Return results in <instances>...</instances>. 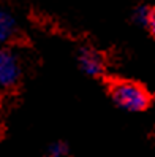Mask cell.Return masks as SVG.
Segmentation results:
<instances>
[{
    "instance_id": "1",
    "label": "cell",
    "mask_w": 155,
    "mask_h": 157,
    "mask_svg": "<svg viewBox=\"0 0 155 157\" xmlns=\"http://www.w3.org/2000/svg\"><path fill=\"white\" fill-rule=\"evenodd\" d=\"M109 95L113 101L122 109L139 113L150 105V94L142 84L127 79H116L109 84Z\"/></svg>"
},
{
    "instance_id": "2",
    "label": "cell",
    "mask_w": 155,
    "mask_h": 157,
    "mask_svg": "<svg viewBox=\"0 0 155 157\" xmlns=\"http://www.w3.org/2000/svg\"><path fill=\"white\" fill-rule=\"evenodd\" d=\"M21 60L16 54L0 46V87H13L21 79Z\"/></svg>"
},
{
    "instance_id": "3",
    "label": "cell",
    "mask_w": 155,
    "mask_h": 157,
    "mask_svg": "<svg viewBox=\"0 0 155 157\" xmlns=\"http://www.w3.org/2000/svg\"><path fill=\"white\" fill-rule=\"evenodd\" d=\"M78 62H79V67L83 70L87 76H101L103 71H105V62L103 57L94 49H89L84 48L81 49L79 56H78Z\"/></svg>"
},
{
    "instance_id": "4",
    "label": "cell",
    "mask_w": 155,
    "mask_h": 157,
    "mask_svg": "<svg viewBox=\"0 0 155 157\" xmlns=\"http://www.w3.org/2000/svg\"><path fill=\"white\" fill-rule=\"evenodd\" d=\"M16 33V19L10 11L0 8V46L6 44Z\"/></svg>"
},
{
    "instance_id": "5",
    "label": "cell",
    "mask_w": 155,
    "mask_h": 157,
    "mask_svg": "<svg viewBox=\"0 0 155 157\" xmlns=\"http://www.w3.org/2000/svg\"><path fill=\"white\" fill-rule=\"evenodd\" d=\"M149 13H150V6L147 5H139L138 8L135 10V21L141 24V25H147V21H149Z\"/></svg>"
},
{
    "instance_id": "6",
    "label": "cell",
    "mask_w": 155,
    "mask_h": 157,
    "mask_svg": "<svg viewBox=\"0 0 155 157\" xmlns=\"http://www.w3.org/2000/svg\"><path fill=\"white\" fill-rule=\"evenodd\" d=\"M68 152V147L65 143H62V141H56V143H52L49 146V149H48V157H65Z\"/></svg>"
},
{
    "instance_id": "7",
    "label": "cell",
    "mask_w": 155,
    "mask_h": 157,
    "mask_svg": "<svg viewBox=\"0 0 155 157\" xmlns=\"http://www.w3.org/2000/svg\"><path fill=\"white\" fill-rule=\"evenodd\" d=\"M147 29L150 30V33H152V36L155 38V6L153 8H150V13H149V21H147Z\"/></svg>"
}]
</instances>
